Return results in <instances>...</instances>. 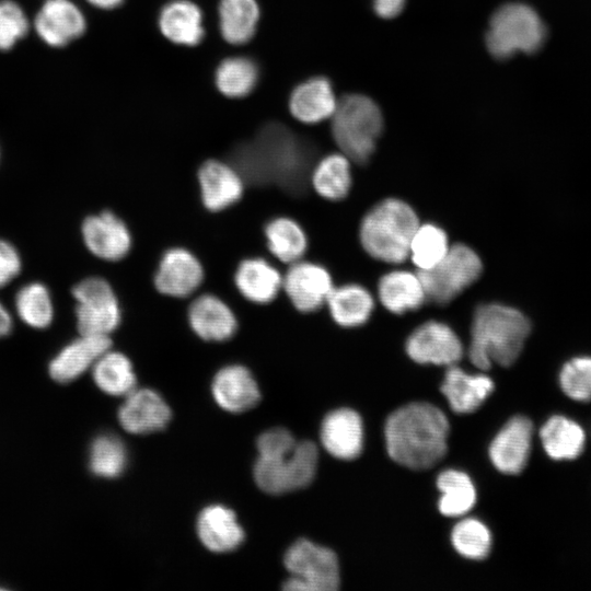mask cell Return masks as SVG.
Segmentation results:
<instances>
[{"label":"cell","instance_id":"cell-19","mask_svg":"<svg viewBox=\"0 0 591 591\" xmlns=\"http://www.w3.org/2000/svg\"><path fill=\"white\" fill-rule=\"evenodd\" d=\"M187 318L194 333L207 341H224L237 329V320L232 309L219 297L205 293L193 300Z\"/></svg>","mask_w":591,"mask_h":591},{"label":"cell","instance_id":"cell-8","mask_svg":"<svg viewBox=\"0 0 591 591\" xmlns=\"http://www.w3.org/2000/svg\"><path fill=\"white\" fill-rule=\"evenodd\" d=\"M479 255L468 245H451L440 263L427 270H418L426 299L445 305L472 286L482 275Z\"/></svg>","mask_w":591,"mask_h":591},{"label":"cell","instance_id":"cell-38","mask_svg":"<svg viewBox=\"0 0 591 591\" xmlns=\"http://www.w3.org/2000/svg\"><path fill=\"white\" fill-rule=\"evenodd\" d=\"M20 318L33 328H46L54 317V306L47 287L39 282L23 286L15 296Z\"/></svg>","mask_w":591,"mask_h":591},{"label":"cell","instance_id":"cell-26","mask_svg":"<svg viewBox=\"0 0 591 591\" xmlns=\"http://www.w3.org/2000/svg\"><path fill=\"white\" fill-rule=\"evenodd\" d=\"M197 533L201 543L216 553L233 551L244 540L235 513L219 505L209 506L199 513Z\"/></svg>","mask_w":591,"mask_h":591},{"label":"cell","instance_id":"cell-41","mask_svg":"<svg viewBox=\"0 0 591 591\" xmlns=\"http://www.w3.org/2000/svg\"><path fill=\"white\" fill-rule=\"evenodd\" d=\"M32 21L20 3L0 0V51H9L26 37Z\"/></svg>","mask_w":591,"mask_h":591},{"label":"cell","instance_id":"cell-5","mask_svg":"<svg viewBox=\"0 0 591 591\" xmlns=\"http://www.w3.org/2000/svg\"><path fill=\"white\" fill-rule=\"evenodd\" d=\"M418 225V216L409 204L399 198H385L363 216L359 227L360 244L376 260L401 264L408 258Z\"/></svg>","mask_w":591,"mask_h":591},{"label":"cell","instance_id":"cell-14","mask_svg":"<svg viewBox=\"0 0 591 591\" xmlns=\"http://www.w3.org/2000/svg\"><path fill=\"white\" fill-rule=\"evenodd\" d=\"M204 275L201 263L190 251L173 247L159 262L154 286L164 296L187 298L200 287Z\"/></svg>","mask_w":591,"mask_h":591},{"label":"cell","instance_id":"cell-40","mask_svg":"<svg viewBox=\"0 0 591 591\" xmlns=\"http://www.w3.org/2000/svg\"><path fill=\"white\" fill-rule=\"evenodd\" d=\"M454 548L464 557L484 559L491 547V534L487 526L476 519H464L452 530Z\"/></svg>","mask_w":591,"mask_h":591},{"label":"cell","instance_id":"cell-17","mask_svg":"<svg viewBox=\"0 0 591 591\" xmlns=\"http://www.w3.org/2000/svg\"><path fill=\"white\" fill-rule=\"evenodd\" d=\"M201 200L210 211H221L234 205L243 195L244 178L232 163L208 160L197 174Z\"/></svg>","mask_w":591,"mask_h":591},{"label":"cell","instance_id":"cell-46","mask_svg":"<svg viewBox=\"0 0 591 591\" xmlns=\"http://www.w3.org/2000/svg\"><path fill=\"white\" fill-rule=\"evenodd\" d=\"M89 4L101 10H113L119 7L124 0H85Z\"/></svg>","mask_w":591,"mask_h":591},{"label":"cell","instance_id":"cell-23","mask_svg":"<svg viewBox=\"0 0 591 591\" xmlns=\"http://www.w3.org/2000/svg\"><path fill=\"white\" fill-rule=\"evenodd\" d=\"M337 103L331 82L324 77H315L292 90L289 111L303 124H317L332 117Z\"/></svg>","mask_w":591,"mask_h":591},{"label":"cell","instance_id":"cell-33","mask_svg":"<svg viewBox=\"0 0 591 591\" xmlns=\"http://www.w3.org/2000/svg\"><path fill=\"white\" fill-rule=\"evenodd\" d=\"M264 232L269 252L282 263L292 264L302 259L308 250L305 231L289 217L271 219Z\"/></svg>","mask_w":591,"mask_h":591},{"label":"cell","instance_id":"cell-9","mask_svg":"<svg viewBox=\"0 0 591 591\" xmlns=\"http://www.w3.org/2000/svg\"><path fill=\"white\" fill-rule=\"evenodd\" d=\"M283 563L292 575L283 589L290 591H335L339 588L336 554L309 540H299L285 554Z\"/></svg>","mask_w":591,"mask_h":591},{"label":"cell","instance_id":"cell-37","mask_svg":"<svg viewBox=\"0 0 591 591\" xmlns=\"http://www.w3.org/2000/svg\"><path fill=\"white\" fill-rule=\"evenodd\" d=\"M447 232L434 223H422L415 231L408 257L418 270H427L442 260L450 248Z\"/></svg>","mask_w":591,"mask_h":591},{"label":"cell","instance_id":"cell-35","mask_svg":"<svg viewBox=\"0 0 591 591\" xmlns=\"http://www.w3.org/2000/svg\"><path fill=\"white\" fill-rule=\"evenodd\" d=\"M258 67L245 56L223 59L215 72V83L227 97L240 99L250 94L258 81Z\"/></svg>","mask_w":591,"mask_h":591},{"label":"cell","instance_id":"cell-24","mask_svg":"<svg viewBox=\"0 0 591 591\" xmlns=\"http://www.w3.org/2000/svg\"><path fill=\"white\" fill-rule=\"evenodd\" d=\"M160 32L170 42L183 45H198L205 36L204 14L190 0H173L160 11Z\"/></svg>","mask_w":591,"mask_h":591},{"label":"cell","instance_id":"cell-34","mask_svg":"<svg viewBox=\"0 0 591 591\" xmlns=\"http://www.w3.org/2000/svg\"><path fill=\"white\" fill-rule=\"evenodd\" d=\"M95 384L109 395H127L136 387L132 363L124 354L104 352L92 367Z\"/></svg>","mask_w":591,"mask_h":591},{"label":"cell","instance_id":"cell-27","mask_svg":"<svg viewBox=\"0 0 591 591\" xmlns=\"http://www.w3.org/2000/svg\"><path fill=\"white\" fill-rule=\"evenodd\" d=\"M494 390L493 380L485 374H468L455 364L450 366L441 392L450 407L459 414L476 410Z\"/></svg>","mask_w":591,"mask_h":591},{"label":"cell","instance_id":"cell-7","mask_svg":"<svg viewBox=\"0 0 591 591\" xmlns=\"http://www.w3.org/2000/svg\"><path fill=\"white\" fill-rule=\"evenodd\" d=\"M546 38V27L536 11L524 3H507L494 12L486 33L488 51L497 59L517 53L532 54Z\"/></svg>","mask_w":591,"mask_h":591},{"label":"cell","instance_id":"cell-16","mask_svg":"<svg viewBox=\"0 0 591 591\" xmlns=\"http://www.w3.org/2000/svg\"><path fill=\"white\" fill-rule=\"evenodd\" d=\"M533 425L525 416L512 417L489 447L494 466L503 474L515 475L525 467L532 443Z\"/></svg>","mask_w":591,"mask_h":591},{"label":"cell","instance_id":"cell-31","mask_svg":"<svg viewBox=\"0 0 591 591\" xmlns=\"http://www.w3.org/2000/svg\"><path fill=\"white\" fill-rule=\"evenodd\" d=\"M259 16L256 0H220L218 19L222 38L232 45L246 44L256 33Z\"/></svg>","mask_w":591,"mask_h":591},{"label":"cell","instance_id":"cell-2","mask_svg":"<svg viewBox=\"0 0 591 591\" xmlns=\"http://www.w3.org/2000/svg\"><path fill=\"white\" fill-rule=\"evenodd\" d=\"M384 432L390 457L412 470L432 467L448 450L449 421L429 403H410L396 409L386 419Z\"/></svg>","mask_w":591,"mask_h":591},{"label":"cell","instance_id":"cell-30","mask_svg":"<svg viewBox=\"0 0 591 591\" xmlns=\"http://www.w3.org/2000/svg\"><path fill=\"white\" fill-rule=\"evenodd\" d=\"M540 439L546 454L556 461L578 457L586 444L583 428L563 415H554L544 422Z\"/></svg>","mask_w":591,"mask_h":591},{"label":"cell","instance_id":"cell-42","mask_svg":"<svg viewBox=\"0 0 591 591\" xmlns=\"http://www.w3.org/2000/svg\"><path fill=\"white\" fill-rule=\"evenodd\" d=\"M559 385L569 398L591 401V357H576L567 361L559 372Z\"/></svg>","mask_w":591,"mask_h":591},{"label":"cell","instance_id":"cell-25","mask_svg":"<svg viewBox=\"0 0 591 591\" xmlns=\"http://www.w3.org/2000/svg\"><path fill=\"white\" fill-rule=\"evenodd\" d=\"M235 287L250 302H271L282 289V275L262 257L243 259L234 275Z\"/></svg>","mask_w":591,"mask_h":591},{"label":"cell","instance_id":"cell-15","mask_svg":"<svg viewBox=\"0 0 591 591\" xmlns=\"http://www.w3.org/2000/svg\"><path fill=\"white\" fill-rule=\"evenodd\" d=\"M82 237L88 250L96 257L116 262L131 248V234L126 223L111 211L89 216L82 222Z\"/></svg>","mask_w":591,"mask_h":591},{"label":"cell","instance_id":"cell-28","mask_svg":"<svg viewBox=\"0 0 591 591\" xmlns=\"http://www.w3.org/2000/svg\"><path fill=\"white\" fill-rule=\"evenodd\" d=\"M381 304L393 314H404L419 309L426 299L418 273L395 269L384 274L378 283Z\"/></svg>","mask_w":591,"mask_h":591},{"label":"cell","instance_id":"cell-1","mask_svg":"<svg viewBox=\"0 0 591 591\" xmlns=\"http://www.w3.org/2000/svg\"><path fill=\"white\" fill-rule=\"evenodd\" d=\"M313 149L286 126L269 124L232 153V164L244 181L276 184L291 195H303L310 186Z\"/></svg>","mask_w":591,"mask_h":591},{"label":"cell","instance_id":"cell-13","mask_svg":"<svg viewBox=\"0 0 591 591\" xmlns=\"http://www.w3.org/2000/svg\"><path fill=\"white\" fill-rule=\"evenodd\" d=\"M334 288L329 271L322 265L298 260L282 276V289L292 305L302 313L321 309Z\"/></svg>","mask_w":591,"mask_h":591},{"label":"cell","instance_id":"cell-21","mask_svg":"<svg viewBox=\"0 0 591 591\" xmlns=\"http://www.w3.org/2000/svg\"><path fill=\"white\" fill-rule=\"evenodd\" d=\"M112 341L108 336L81 335L65 346L49 363L50 376L67 383L76 380L108 349Z\"/></svg>","mask_w":591,"mask_h":591},{"label":"cell","instance_id":"cell-10","mask_svg":"<svg viewBox=\"0 0 591 591\" xmlns=\"http://www.w3.org/2000/svg\"><path fill=\"white\" fill-rule=\"evenodd\" d=\"M76 320L80 335L108 336L120 321L121 312L111 285L102 277H88L72 288Z\"/></svg>","mask_w":591,"mask_h":591},{"label":"cell","instance_id":"cell-45","mask_svg":"<svg viewBox=\"0 0 591 591\" xmlns=\"http://www.w3.org/2000/svg\"><path fill=\"white\" fill-rule=\"evenodd\" d=\"M12 329V318L8 310L0 302V337L7 336Z\"/></svg>","mask_w":591,"mask_h":591},{"label":"cell","instance_id":"cell-20","mask_svg":"<svg viewBox=\"0 0 591 591\" xmlns=\"http://www.w3.org/2000/svg\"><path fill=\"white\" fill-rule=\"evenodd\" d=\"M320 436L331 455L339 460H354L360 455L363 445L361 417L349 408L333 410L325 416Z\"/></svg>","mask_w":591,"mask_h":591},{"label":"cell","instance_id":"cell-18","mask_svg":"<svg viewBox=\"0 0 591 591\" xmlns=\"http://www.w3.org/2000/svg\"><path fill=\"white\" fill-rule=\"evenodd\" d=\"M171 419V409L162 396L150 389H134L118 410L121 427L135 434L163 429Z\"/></svg>","mask_w":591,"mask_h":591},{"label":"cell","instance_id":"cell-11","mask_svg":"<svg viewBox=\"0 0 591 591\" xmlns=\"http://www.w3.org/2000/svg\"><path fill=\"white\" fill-rule=\"evenodd\" d=\"M86 18L72 0H44L33 21L37 37L51 48H63L86 31Z\"/></svg>","mask_w":591,"mask_h":591},{"label":"cell","instance_id":"cell-12","mask_svg":"<svg viewBox=\"0 0 591 591\" xmlns=\"http://www.w3.org/2000/svg\"><path fill=\"white\" fill-rule=\"evenodd\" d=\"M406 354L417 363L453 366L463 356V346L456 333L445 323L428 321L408 336Z\"/></svg>","mask_w":591,"mask_h":591},{"label":"cell","instance_id":"cell-29","mask_svg":"<svg viewBox=\"0 0 591 591\" xmlns=\"http://www.w3.org/2000/svg\"><path fill=\"white\" fill-rule=\"evenodd\" d=\"M325 304L336 324L351 328L369 321L374 309V299L363 286L346 283L334 287Z\"/></svg>","mask_w":591,"mask_h":591},{"label":"cell","instance_id":"cell-3","mask_svg":"<svg viewBox=\"0 0 591 591\" xmlns=\"http://www.w3.org/2000/svg\"><path fill=\"white\" fill-rule=\"evenodd\" d=\"M254 465L257 486L268 494H283L308 486L315 476L318 453L312 441H297L283 428H273L257 439Z\"/></svg>","mask_w":591,"mask_h":591},{"label":"cell","instance_id":"cell-6","mask_svg":"<svg viewBox=\"0 0 591 591\" xmlns=\"http://www.w3.org/2000/svg\"><path fill=\"white\" fill-rule=\"evenodd\" d=\"M331 119L340 152L357 164L369 162L383 129L379 106L366 95L348 94L338 101Z\"/></svg>","mask_w":591,"mask_h":591},{"label":"cell","instance_id":"cell-44","mask_svg":"<svg viewBox=\"0 0 591 591\" xmlns=\"http://www.w3.org/2000/svg\"><path fill=\"white\" fill-rule=\"evenodd\" d=\"M405 4V0H373L375 13L383 19H392L398 15Z\"/></svg>","mask_w":591,"mask_h":591},{"label":"cell","instance_id":"cell-32","mask_svg":"<svg viewBox=\"0 0 591 591\" xmlns=\"http://www.w3.org/2000/svg\"><path fill=\"white\" fill-rule=\"evenodd\" d=\"M350 160L344 153H329L313 165L310 186L329 201L346 198L352 184Z\"/></svg>","mask_w":591,"mask_h":591},{"label":"cell","instance_id":"cell-4","mask_svg":"<svg viewBox=\"0 0 591 591\" xmlns=\"http://www.w3.org/2000/svg\"><path fill=\"white\" fill-rule=\"evenodd\" d=\"M531 324L519 310L501 303L479 304L473 315L468 358L480 370L493 362L511 366L520 356Z\"/></svg>","mask_w":591,"mask_h":591},{"label":"cell","instance_id":"cell-36","mask_svg":"<svg viewBox=\"0 0 591 591\" xmlns=\"http://www.w3.org/2000/svg\"><path fill=\"white\" fill-rule=\"evenodd\" d=\"M437 486L442 494L439 509L443 515L460 517L474 507L476 491L465 473L455 470L444 471L438 476Z\"/></svg>","mask_w":591,"mask_h":591},{"label":"cell","instance_id":"cell-43","mask_svg":"<svg viewBox=\"0 0 591 591\" xmlns=\"http://www.w3.org/2000/svg\"><path fill=\"white\" fill-rule=\"evenodd\" d=\"M21 270V258L9 242L0 239V288L8 285Z\"/></svg>","mask_w":591,"mask_h":591},{"label":"cell","instance_id":"cell-39","mask_svg":"<svg viewBox=\"0 0 591 591\" xmlns=\"http://www.w3.org/2000/svg\"><path fill=\"white\" fill-rule=\"evenodd\" d=\"M127 450L123 441L109 433L97 436L91 447L89 466L100 477L119 476L127 465Z\"/></svg>","mask_w":591,"mask_h":591},{"label":"cell","instance_id":"cell-22","mask_svg":"<svg viewBox=\"0 0 591 591\" xmlns=\"http://www.w3.org/2000/svg\"><path fill=\"white\" fill-rule=\"evenodd\" d=\"M212 394L218 405L231 413L245 412L260 398L252 373L240 364L227 366L217 372L212 381Z\"/></svg>","mask_w":591,"mask_h":591}]
</instances>
